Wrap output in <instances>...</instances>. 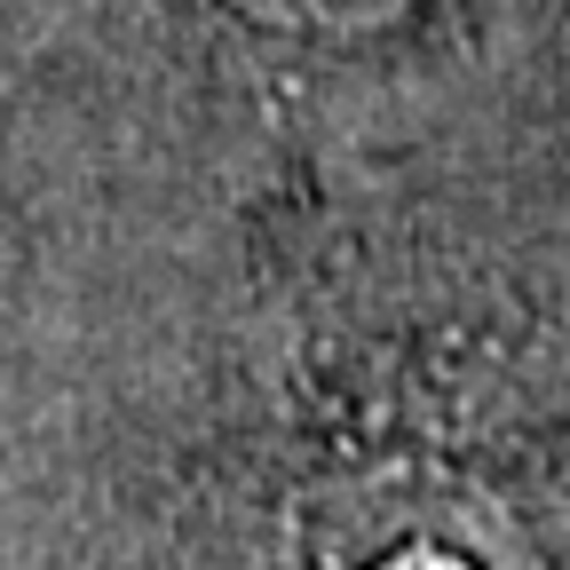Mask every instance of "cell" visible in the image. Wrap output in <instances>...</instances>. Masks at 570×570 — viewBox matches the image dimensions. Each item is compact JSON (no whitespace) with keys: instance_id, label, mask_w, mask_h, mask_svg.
<instances>
[{"instance_id":"1","label":"cell","mask_w":570,"mask_h":570,"mask_svg":"<svg viewBox=\"0 0 570 570\" xmlns=\"http://www.w3.org/2000/svg\"><path fill=\"white\" fill-rule=\"evenodd\" d=\"M246 9L277 17V24H381L412 0H246Z\"/></svg>"}]
</instances>
